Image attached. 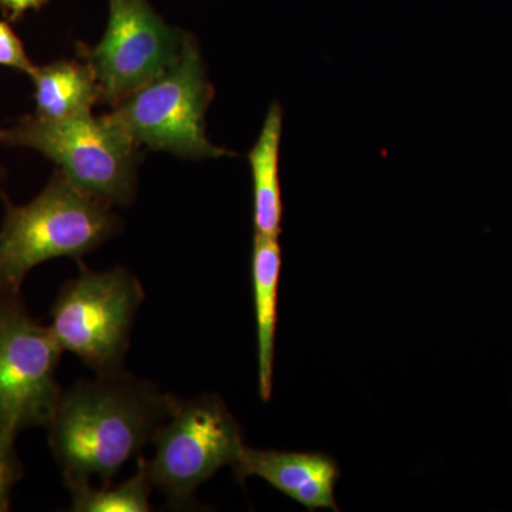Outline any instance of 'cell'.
<instances>
[{"instance_id":"obj_16","label":"cell","mask_w":512,"mask_h":512,"mask_svg":"<svg viewBox=\"0 0 512 512\" xmlns=\"http://www.w3.org/2000/svg\"><path fill=\"white\" fill-rule=\"evenodd\" d=\"M49 0H0V10L6 19L18 22L30 10H39Z\"/></svg>"},{"instance_id":"obj_17","label":"cell","mask_w":512,"mask_h":512,"mask_svg":"<svg viewBox=\"0 0 512 512\" xmlns=\"http://www.w3.org/2000/svg\"><path fill=\"white\" fill-rule=\"evenodd\" d=\"M3 180H5V168H3V165L0 164V197L5 195V192L2 191Z\"/></svg>"},{"instance_id":"obj_15","label":"cell","mask_w":512,"mask_h":512,"mask_svg":"<svg viewBox=\"0 0 512 512\" xmlns=\"http://www.w3.org/2000/svg\"><path fill=\"white\" fill-rule=\"evenodd\" d=\"M0 66L18 70L29 77L36 69V64L30 59L20 37L3 20H0Z\"/></svg>"},{"instance_id":"obj_5","label":"cell","mask_w":512,"mask_h":512,"mask_svg":"<svg viewBox=\"0 0 512 512\" xmlns=\"http://www.w3.org/2000/svg\"><path fill=\"white\" fill-rule=\"evenodd\" d=\"M144 298L143 285L123 266L96 272L82 264L80 274L57 293L49 328L63 352L79 357L96 375L121 372Z\"/></svg>"},{"instance_id":"obj_12","label":"cell","mask_w":512,"mask_h":512,"mask_svg":"<svg viewBox=\"0 0 512 512\" xmlns=\"http://www.w3.org/2000/svg\"><path fill=\"white\" fill-rule=\"evenodd\" d=\"M36 116L49 120L72 119L92 113L100 100L96 77L86 62L56 60L36 66L30 74Z\"/></svg>"},{"instance_id":"obj_6","label":"cell","mask_w":512,"mask_h":512,"mask_svg":"<svg viewBox=\"0 0 512 512\" xmlns=\"http://www.w3.org/2000/svg\"><path fill=\"white\" fill-rule=\"evenodd\" d=\"M151 444V484L177 510L194 507L198 488L234 466L245 448L241 426L218 394L180 400Z\"/></svg>"},{"instance_id":"obj_1","label":"cell","mask_w":512,"mask_h":512,"mask_svg":"<svg viewBox=\"0 0 512 512\" xmlns=\"http://www.w3.org/2000/svg\"><path fill=\"white\" fill-rule=\"evenodd\" d=\"M178 402L126 370L74 384L47 426L64 483L92 477L109 483L124 464L143 456Z\"/></svg>"},{"instance_id":"obj_14","label":"cell","mask_w":512,"mask_h":512,"mask_svg":"<svg viewBox=\"0 0 512 512\" xmlns=\"http://www.w3.org/2000/svg\"><path fill=\"white\" fill-rule=\"evenodd\" d=\"M15 430L0 429V512L10 510L12 493L23 477V464L16 450Z\"/></svg>"},{"instance_id":"obj_11","label":"cell","mask_w":512,"mask_h":512,"mask_svg":"<svg viewBox=\"0 0 512 512\" xmlns=\"http://www.w3.org/2000/svg\"><path fill=\"white\" fill-rule=\"evenodd\" d=\"M284 111L278 103L269 107L255 146L249 151L252 183H254L255 234L279 237L284 218L281 180H279V151H281Z\"/></svg>"},{"instance_id":"obj_3","label":"cell","mask_w":512,"mask_h":512,"mask_svg":"<svg viewBox=\"0 0 512 512\" xmlns=\"http://www.w3.org/2000/svg\"><path fill=\"white\" fill-rule=\"evenodd\" d=\"M0 144L37 151L70 183L107 204H130L136 195L140 147L107 114L64 120L20 117L0 127Z\"/></svg>"},{"instance_id":"obj_8","label":"cell","mask_w":512,"mask_h":512,"mask_svg":"<svg viewBox=\"0 0 512 512\" xmlns=\"http://www.w3.org/2000/svg\"><path fill=\"white\" fill-rule=\"evenodd\" d=\"M185 37L148 0H109V22L100 42L80 43L77 53L96 77L100 100L116 107L177 59Z\"/></svg>"},{"instance_id":"obj_2","label":"cell","mask_w":512,"mask_h":512,"mask_svg":"<svg viewBox=\"0 0 512 512\" xmlns=\"http://www.w3.org/2000/svg\"><path fill=\"white\" fill-rule=\"evenodd\" d=\"M5 205L0 225V291L22 292L36 266L80 259L116 235L120 220L106 201L70 183L59 170L32 201Z\"/></svg>"},{"instance_id":"obj_13","label":"cell","mask_w":512,"mask_h":512,"mask_svg":"<svg viewBox=\"0 0 512 512\" xmlns=\"http://www.w3.org/2000/svg\"><path fill=\"white\" fill-rule=\"evenodd\" d=\"M64 485L72 498L70 511L73 512L151 511L150 495L154 487L143 456L137 458L136 473L119 485L93 487L90 481H67Z\"/></svg>"},{"instance_id":"obj_7","label":"cell","mask_w":512,"mask_h":512,"mask_svg":"<svg viewBox=\"0 0 512 512\" xmlns=\"http://www.w3.org/2000/svg\"><path fill=\"white\" fill-rule=\"evenodd\" d=\"M63 353L49 326L32 318L22 292L0 291V429H47L62 399Z\"/></svg>"},{"instance_id":"obj_9","label":"cell","mask_w":512,"mask_h":512,"mask_svg":"<svg viewBox=\"0 0 512 512\" xmlns=\"http://www.w3.org/2000/svg\"><path fill=\"white\" fill-rule=\"evenodd\" d=\"M232 468L241 483L248 477L262 478L308 510L339 511L335 485L340 471L335 460L325 454L256 450L245 446Z\"/></svg>"},{"instance_id":"obj_10","label":"cell","mask_w":512,"mask_h":512,"mask_svg":"<svg viewBox=\"0 0 512 512\" xmlns=\"http://www.w3.org/2000/svg\"><path fill=\"white\" fill-rule=\"evenodd\" d=\"M282 251L278 238L255 234L252 248V286H254L256 332H258L259 396L269 402L274 387L278 289Z\"/></svg>"},{"instance_id":"obj_4","label":"cell","mask_w":512,"mask_h":512,"mask_svg":"<svg viewBox=\"0 0 512 512\" xmlns=\"http://www.w3.org/2000/svg\"><path fill=\"white\" fill-rule=\"evenodd\" d=\"M214 94L197 42L187 35L177 59L107 116L140 148L184 158L234 156L212 144L205 133V114Z\"/></svg>"}]
</instances>
